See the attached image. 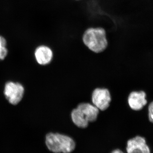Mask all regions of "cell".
<instances>
[{
  "label": "cell",
  "mask_w": 153,
  "mask_h": 153,
  "mask_svg": "<svg viewBox=\"0 0 153 153\" xmlns=\"http://www.w3.org/2000/svg\"><path fill=\"white\" fill-rule=\"evenodd\" d=\"M82 43L94 53H102L106 50L108 40L106 30L102 27H91L82 33Z\"/></svg>",
  "instance_id": "6da1fadb"
},
{
  "label": "cell",
  "mask_w": 153,
  "mask_h": 153,
  "mask_svg": "<svg viewBox=\"0 0 153 153\" xmlns=\"http://www.w3.org/2000/svg\"><path fill=\"white\" fill-rule=\"evenodd\" d=\"M99 110L93 104L89 103H80L72 111L71 118L73 123L79 128L87 127L89 123L97 119Z\"/></svg>",
  "instance_id": "7a4b0ae2"
},
{
  "label": "cell",
  "mask_w": 153,
  "mask_h": 153,
  "mask_svg": "<svg viewBox=\"0 0 153 153\" xmlns=\"http://www.w3.org/2000/svg\"><path fill=\"white\" fill-rule=\"evenodd\" d=\"M45 143L48 149L54 153H71L76 147L75 142L71 137L59 133L47 134Z\"/></svg>",
  "instance_id": "3957f363"
},
{
  "label": "cell",
  "mask_w": 153,
  "mask_h": 153,
  "mask_svg": "<svg viewBox=\"0 0 153 153\" xmlns=\"http://www.w3.org/2000/svg\"><path fill=\"white\" fill-rule=\"evenodd\" d=\"M25 93V88L19 82L10 81L5 85L4 94L10 104L16 105L22 100Z\"/></svg>",
  "instance_id": "277c9868"
},
{
  "label": "cell",
  "mask_w": 153,
  "mask_h": 153,
  "mask_svg": "<svg viewBox=\"0 0 153 153\" xmlns=\"http://www.w3.org/2000/svg\"><path fill=\"white\" fill-rule=\"evenodd\" d=\"M92 103L99 110L103 111L109 107L111 97L109 90L105 88H97L92 92Z\"/></svg>",
  "instance_id": "5b68a950"
},
{
  "label": "cell",
  "mask_w": 153,
  "mask_h": 153,
  "mask_svg": "<svg viewBox=\"0 0 153 153\" xmlns=\"http://www.w3.org/2000/svg\"><path fill=\"white\" fill-rule=\"evenodd\" d=\"M126 151L127 153H151L146 139L139 136L128 141Z\"/></svg>",
  "instance_id": "8992f818"
},
{
  "label": "cell",
  "mask_w": 153,
  "mask_h": 153,
  "mask_svg": "<svg viewBox=\"0 0 153 153\" xmlns=\"http://www.w3.org/2000/svg\"><path fill=\"white\" fill-rule=\"evenodd\" d=\"M146 94L144 91H133L130 94L128 102L130 108L133 110H141L148 103Z\"/></svg>",
  "instance_id": "52a82bcc"
},
{
  "label": "cell",
  "mask_w": 153,
  "mask_h": 153,
  "mask_svg": "<svg viewBox=\"0 0 153 153\" xmlns=\"http://www.w3.org/2000/svg\"><path fill=\"white\" fill-rule=\"evenodd\" d=\"M35 57L38 64L41 65H48L53 58V51L48 46L41 45L35 50Z\"/></svg>",
  "instance_id": "ba28073f"
},
{
  "label": "cell",
  "mask_w": 153,
  "mask_h": 153,
  "mask_svg": "<svg viewBox=\"0 0 153 153\" xmlns=\"http://www.w3.org/2000/svg\"><path fill=\"white\" fill-rule=\"evenodd\" d=\"M7 41L4 37L0 35V60H4L7 55Z\"/></svg>",
  "instance_id": "9c48e42d"
},
{
  "label": "cell",
  "mask_w": 153,
  "mask_h": 153,
  "mask_svg": "<svg viewBox=\"0 0 153 153\" xmlns=\"http://www.w3.org/2000/svg\"><path fill=\"white\" fill-rule=\"evenodd\" d=\"M148 111V118L150 122L153 123V101L149 104Z\"/></svg>",
  "instance_id": "30bf717a"
},
{
  "label": "cell",
  "mask_w": 153,
  "mask_h": 153,
  "mask_svg": "<svg viewBox=\"0 0 153 153\" xmlns=\"http://www.w3.org/2000/svg\"><path fill=\"white\" fill-rule=\"evenodd\" d=\"M111 153H124L120 149H116L113 151Z\"/></svg>",
  "instance_id": "8fae6325"
},
{
  "label": "cell",
  "mask_w": 153,
  "mask_h": 153,
  "mask_svg": "<svg viewBox=\"0 0 153 153\" xmlns=\"http://www.w3.org/2000/svg\"><path fill=\"white\" fill-rule=\"evenodd\" d=\"M74 1H82V0H74Z\"/></svg>",
  "instance_id": "7c38bea8"
}]
</instances>
